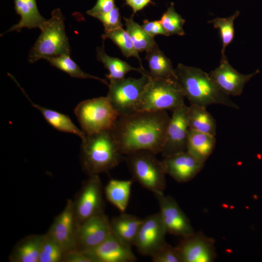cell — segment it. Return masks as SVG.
I'll use <instances>...</instances> for the list:
<instances>
[{
    "instance_id": "obj_1",
    "label": "cell",
    "mask_w": 262,
    "mask_h": 262,
    "mask_svg": "<svg viewBox=\"0 0 262 262\" xmlns=\"http://www.w3.org/2000/svg\"><path fill=\"white\" fill-rule=\"evenodd\" d=\"M170 117L166 111H137L119 115L111 133L124 155L147 150L161 153Z\"/></svg>"
},
{
    "instance_id": "obj_2",
    "label": "cell",
    "mask_w": 262,
    "mask_h": 262,
    "mask_svg": "<svg viewBox=\"0 0 262 262\" xmlns=\"http://www.w3.org/2000/svg\"><path fill=\"white\" fill-rule=\"evenodd\" d=\"M175 70L177 80L190 105L206 108L215 104L239 109L218 87L209 73L182 64H179Z\"/></svg>"
},
{
    "instance_id": "obj_3",
    "label": "cell",
    "mask_w": 262,
    "mask_h": 262,
    "mask_svg": "<svg viewBox=\"0 0 262 262\" xmlns=\"http://www.w3.org/2000/svg\"><path fill=\"white\" fill-rule=\"evenodd\" d=\"M81 161L89 176L107 172L117 166L123 158L111 130L85 134L82 139Z\"/></svg>"
},
{
    "instance_id": "obj_4",
    "label": "cell",
    "mask_w": 262,
    "mask_h": 262,
    "mask_svg": "<svg viewBox=\"0 0 262 262\" xmlns=\"http://www.w3.org/2000/svg\"><path fill=\"white\" fill-rule=\"evenodd\" d=\"M65 18L60 9L51 13V17L47 19L40 28L41 33L30 51L28 61L33 63L71 52L68 38L65 31Z\"/></svg>"
},
{
    "instance_id": "obj_5",
    "label": "cell",
    "mask_w": 262,
    "mask_h": 262,
    "mask_svg": "<svg viewBox=\"0 0 262 262\" xmlns=\"http://www.w3.org/2000/svg\"><path fill=\"white\" fill-rule=\"evenodd\" d=\"M184 93L177 79L150 77L137 111H173L185 105Z\"/></svg>"
},
{
    "instance_id": "obj_6",
    "label": "cell",
    "mask_w": 262,
    "mask_h": 262,
    "mask_svg": "<svg viewBox=\"0 0 262 262\" xmlns=\"http://www.w3.org/2000/svg\"><path fill=\"white\" fill-rule=\"evenodd\" d=\"M155 155L151 151L141 150L126 155L125 160L132 179L157 195L164 193L166 173L162 161Z\"/></svg>"
},
{
    "instance_id": "obj_7",
    "label": "cell",
    "mask_w": 262,
    "mask_h": 262,
    "mask_svg": "<svg viewBox=\"0 0 262 262\" xmlns=\"http://www.w3.org/2000/svg\"><path fill=\"white\" fill-rule=\"evenodd\" d=\"M74 113L85 134L111 130L119 116L107 97L81 102Z\"/></svg>"
},
{
    "instance_id": "obj_8",
    "label": "cell",
    "mask_w": 262,
    "mask_h": 262,
    "mask_svg": "<svg viewBox=\"0 0 262 262\" xmlns=\"http://www.w3.org/2000/svg\"><path fill=\"white\" fill-rule=\"evenodd\" d=\"M150 77L149 75H142L138 79L109 80L106 97L119 115L137 112L141 95Z\"/></svg>"
},
{
    "instance_id": "obj_9",
    "label": "cell",
    "mask_w": 262,
    "mask_h": 262,
    "mask_svg": "<svg viewBox=\"0 0 262 262\" xmlns=\"http://www.w3.org/2000/svg\"><path fill=\"white\" fill-rule=\"evenodd\" d=\"M77 227L89 218L103 213L104 201L98 175L89 176L74 202Z\"/></svg>"
},
{
    "instance_id": "obj_10",
    "label": "cell",
    "mask_w": 262,
    "mask_h": 262,
    "mask_svg": "<svg viewBox=\"0 0 262 262\" xmlns=\"http://www.w3.org/2000/svg\"><path fill=\"white\" fill-rule=\"evenodd\" d=\"M166 233L160 213L151 214L143 219L134 246L140 254L151 257L166 242Z\"/></svg>"
},
{
    "instance_id": "obj_11",
    "label": "cell",
    "mask_w": 262,
    "mask_h": 262,
    "mask_svg": "<svg viewBox=\"0 0 262 262\" xmlns=\"http://www.w3.org/2000/svg\"><path fill=\"white\" fill-rule=\"evenodd\" d=\"M188 108L185 104L172 111L165 143L161 152L164 157L186 150L189 131Z\"/></svg>"
},
{
    "instance_id": "obj_12",
    "label": "cell",
    "mask_w": 262,
    "mask_h": 262,
    "mask_svg": "<svg viewBox=\"0 0 262 262\" xmlns=\"http://www.w3.org/2000/svg\"><path fill=\"white\" fill-rule=\"evenodd\" d=\"M155 196L167 233L184 238L194 232L189 220L172 197L164 193Z\"/></svg>"
},
{
    "instance_id": "obj_13",
    "label": "cell",
    "mask_w": 262,
    "mask_h": 262,
    "mask_svg": "<svg viewBox=\"0 0 262 262\" xmlns=\"http://www.w3.org/2000/svg\"><path fill=\"white\" fill-rule=\"evenodd\" d=\"M112 233L110 221L104 213L93 216L77 227L76 249L84 251L96 247Z\"/></svg>"
},
{
    "instance_id": "obj_14",
    "label": "cell",
    "mask_w": 262,
    "mask_h": 262,
    "mask_svg": "<svg viewBox=\"0 0 262 262\" xmlns=\"http://www.w3.org/2000/svg\"><path fill=\"white\" fill-rule=\"evenodd\" d=\"M177 247L181 262H212L216 257L214 240L201 232L182 238Z\"/></svg>"
},
{
    "instance_id": "obj_15",
    "label": "cell",
    "mask_w": 262,
    "mask_h": 262,
    "mask_svg": "<svg viewBox=\"0 0 262 262\" xmlns=\"http://www.w3.org/2000/svg\"><path fill=\"white\" fill-rule=\"evenodd\" d=\"M259 70L249 74H243L229 64L225 53H221L219 66L209 73L218 87L228 96H240L245 84Z\"/></svg>"
},
{
    "instance_id": "obj_16",
    "label": "cell",
    "mask_w": 262,
    "mask_h": 262,
    "mask_svg": "<svg viewBox=\"0 0 262 262\" xmlns=\"http://www.w3.org/2000/svg\"><path fill=\"white\" fill-rule=\"evenodd\" d=\"M81 251L92 262H134L136 260L131 246L121 241L113 232L99 245Z\"/></svg>"
},
{
    "instance_id": "obj_17",
    "label": "cell",
    "mask_w": 262,
    "mask_h": 262,
    "mask_svg": "<svg viewBox=\"0 0 262 262\" xmlns=\"http://www.w3.org/2000/svg\"><path fill=\"white\" fill-rule=\"evenodd\" d=\"M77 228L74 202L68 200L65 208L56 217L48 233L60 244L66 253L76 249Z\"/></svg>"
},
{
    "instance_id": "obj_18",
    "label": "cell",
    "mask_w": 262,
    "mask_h": 262,
    "mask_svg": "<svg viewBox=\"0 0 262 262\" xmlns=\"http://www.w3.org/2000/svg\"><path fill=\"white\" fill-rule=\"evenodd\" d=\"M162 163L166 174L180 183L191 180L204 166L186 150L164 157Z\"/></svg>"
},
{
    "instance_id": "obj_19",
    "label": "cell",
    "mask_w": 262,
    "mask_h": 262,
    "mask_svg": "<svg viewBox=\"0 0 262 262\" xmlns=\"http://www.w3.org/2000/svg\"><path fill=\"white\" fill-rule=\"evenodd\" d=\"M15 8L16 13L20 16V20L5 33L13 31L20 32L25 28L40 29L47 20L40 14L35 0H15Z\"/></svg>"
},
{
    "instance_id": "obj_20",
    "label": "cell",
    "mask_w": 262,
    "mask_h": 262,
    "mask_svg": "<svg viewBox=\"0 0 262 262\" xmlns=\"http://www.w3.org/2000/svg\"><path fill=\"white\" fill-rule=\"evenodd\" d=\"M143 219L124 213L110 221L113 233L121 241L131 247L134 246Z\"/></svg>"
},
{
    "instance_id": "obj_21",
    "label": "cell",
    "mask_w": 262,
    "mask_h": 262,
    "mask_svg": "<svg viewBox=\"0 0 262 262\" xmlns=\"http://www.w3.org/2000/svg\"><path fill=\"white\" fill-rule=\"evenodd\" d=\"M44 235L27 236L14 247L9 260L12 262H38Z\"/></svg>"
},
{
    "instance_id": "obj_22",
    "label": "cell",
    "mask_w": 262,
    "mask_h": 262,
    "mask_svg": "<svg viewBox=\"0 0 262 262\" xmlns=\"http://www.w3.org/2000/svg\"><path fill=\"white\" fill-rule=\"evenodd\" d=\"M215 144V136L189 129L186 151L200 162L205 164Z\"/></svg>"
},
{
    "instance_id": "obj_23",
    "label": "cell",
    "mask_w": 262,
    "mask_h": 262,
    "mask_svg": "<svg viewBox=\"0 0 262 262\" xmlns=\"http://www.w3.org/2000/svg\"><path fill=\"white\" fill-rule=\"evenodd\" d=\"M146 59L148 62L151 77L177 79L176 70L171 60L160 50L157 44L147 52Z\"/></svg>"
},
{
    "instance_id": "obj_24",
    "label": "cell",
    "mask_w": 262,
    "mask_h": 262,
    "mask_svg": "<svg viewBox=\"0 0 262 262\" xmlns=\"http://www.w3.org/2000/svg\"><path fill=\"white\" fill-rule=\"evenodd\" d=\"M23 92L31 104L41 112L45 120L53 128L60 131L75 134L82 139L85 137V133L74 124L68 115L33 103Z\"/></svg>"
},
{
    "instance_id": "obj_25",
    "label": "cell",
    "mask_w": 262,
    "mask_h": 262,
    "mask_svg": "<svg viewBox=\"0 0 262 262\" xmlns=\"http://www.w3.org/2000/svg\"><path fill=\"white\" fill-rule=\"evenodd\" d=\"M97 59L108 70L109 74L106 77L109 80L123 79L127 73L132 70L137 71L142 75H150L149 72L144 68L133 67L118 58L109 56L105 51L104 44L97 49Z\"/></svg>"
},
{
    "instance_id": "obj_26",
    "label": "cell",
    "mask_w": 262,
    "mask_h": 262,
    "mask_svg": "<svg viewBox=\"0 0 262 262\" xmlns=\"http://www.w3.org/2000/svg\"><path fill=\"white\" fill-rule=\"evenodd\" d=\"M133 179L119 180L111 179L105 188L108 200L121 213H124L129 202Z\"/></svg>"
},
{
    "instance_id": "obj_27",
    "label": "cell",
    "mask_w": 262,
    "mask_h": 262,
    "mask_svg": "<svg viewBox=\"0 0 262 262\" xmlns=\"http://www.w3.org/2000/svg\"><path fill=\"white\" fill-rule=\"evenodd\" d=\"M188 121L189 129L215 136L216 122L206 108L190 105L188 108Z\"/></svg>"
},
{
    "instance_id": "obj_28",
    "label": "cell",
    "mask_w": 262,
    "mask_h": 262,
    "mask_svg": "<svg viewBox=\"0 0 262 262\" xmlns=\"http://www.w3.org/2000/svg\"><path fill=\"white\" fill-rule=\"evenodd\" d=\"M124 19L126 30L138 52H147L157 44L154 37L146 33L142 26L136 22L132 16L129 18L124 17Z\"/></svg>"
},
{
    "instance_id": "obj_29",
    "label": "cell",
    "mask_w": 262,
    "mask_h": 262,
    "mask_svg": "<svg viewBox=\"0 0 262 262\" xmlns=\"http://www.w3.org/2000/svg\"><path fill=\"white\" fill-rule=\"evenodd\" d=\"M47 61L57 68L68 74L71 77L80 79H94L108 86L105 79L99 78L83 72L78 65L70 58V55L64 54L48 59Z\"/></svg>"
},
{
    "instance_id": "obj_30",
    "label": "cell",
    "mask_w": 262,
    "mask_h": 262,
    "mask_svg": "<svg viewBox=\"0 0 262 262\" xmlns=\"http://www.w3.org/2000/svg\"><path fill=\"white\" fill-rule=\"evenodd\" d=\"M102 38L103 40L108 38L111 39L121 50L122 54L126 57H134L140 62L141 68H144L141 63V59L139 54L135 49L131 37L126 30L123 28L115 30L104 32Z\"/></svg>"
},
{
    "instance_id": "obj_31",
    "label": "cell",
    "mask_w": 262,
    "mask_h": 262,
    "mask_svg": "<svg viewBox=\"0 0 262 262\" xmlns=\"http://www.w3.org/2000/svg\"><path fill=\"white\" fill-rule=\"evenodd\" d=\"M240 15L236 11L233 15L227 17H216L208 21L214 28L219 31L222 42L221 53H225L226 48L232 42L234 37V22Z\"/></svg>"
},
{
    "instance_id": "obj_32",
    "label": "cell",
    "mask_w": 262,
    "mask_h": 262,
    "mask_svg": "<svg viewBox=\"0 0 262 262\" xmlns=\"http://www.w3.org/2000/svg\"><path fill=\"white\" fill-rule=\"evenodd\" d=\"M65 252L60 244L48 233L44 235L38 262H59Z\"/></svg>"
},
{
    "instance_id": "obj_33",
    "label": "cell",
    "mask_w": 262,
    "mask_h": 262,
    "mask_svg": "<svg viewBox=\"0 0 262 262\" xmlns=\"http://www.w3.org/2000/svg\"><path fill=\"white\" fill-rule=\"evenodd\" d=\"M160 21L169 35L177 34L182 36L185 34L183 27L185 20L176 12L174 3H171Z\"/></svg>"
},
{
    "instance_id": "obj_34",
    "label": "cell",
    "mask_w": 262,
    "mask_h": 262,
    "mask_svg": "<svg viewBox=\"0 0 262 262\" xmlns=\"http://www.w3.org/2000/svg\"><path fill=\"white\" fill-rule=\"evenodd\" d=\"M154 262H181L177 246L164 243L151 256Z\"/></svg>"
},
{
    "instance_id": "obj_35",
    "label": "cell",
    "mask_w": 262,
    "mask_h": 262,
    "mask_svg": "<svg viewBox=\"0 0 262 262\" xmlns=\"http://www.w3.org/2000/svg\"><path fill=\"white\" fill-rule=\"evenodd\" d=\"M94 17L102 22L104 32H109L122 28L120 14L118 8L115 6L110 11L102 14L96 15Z\"/></svg>"
},
{
    "instance_id": "obj_36",
    "label": "cell",
    "mask_w": 262,
    "mask_h": 262,
    "mask_svg": "<svg viewBox=\"0 0 262 262\" xmlns=\"http://www.w3.org/2000/svg\"><path fill=\"white\" fill-rule=\"evenodd\" d=\"M142 27L146 33L152 37L158 34L169 36L160 20L149 21L147 19L144 20Z\"/></svg>"
},
{
    "instance_id": "obj_37",
    "label": "cell",
    "mask_w": 262,
    "mask_h": 262,
    "mask_svg": "<svg viewBox=\"0 0 262 262\" xmlns=\"http://www.w3.org/2000/svg\"><path fill=\"white\" fill-rule=\"evenodd\" d=\"M115 6V0H97L95 6L86 13L93 17L112 10Z\"/></svg>"
},
{
    "instance_id": "obj_38",
    "label": "cell",
    "mask_w": 262,
    "mask_h": 262,
    "mask_svg": "<svg viewBox=\"0 0 262 262\" xmlns=\"http://www.w3.org/2000/svg\"><path fill=\"white\" fill-rule=\"evenodd\" d=\"M62 261L66 262H92L90 259L84 254L76 249L66 252L64 254Z\"/></svg>"
},
{
    "instance_id": "obj_39",
    "label": "cell",
    "mask_w": 262,
    "mask_h": 262,
    "mask_svg": "<svg viewBox=\"0 0 262 262\" xmlns=\"http://www.w3.org/2000/svg\"><path fill=\"white\" fill-rule=\"evenodd\" d=\"M125 1L126 4L132 8L133 14L142 10L151 2V0H125Z\"/></svg>"
}]
</instances>
